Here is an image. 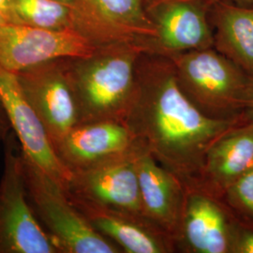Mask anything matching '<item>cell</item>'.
Returning a JSON list of instances; mask_svg holds the SVG:
<instances>
[{
    "label": "cell",
    "mask_w": 253,
    "mask_h": 253,
    "mask_svg": "<svg viewBox=\"0 0 253 253\" xmlns=\"http://www.w3.org/2000/svg\"><path fill=\"white\" fill-rule=\"evenodd\" d=\"M125 124L156 162L190 187L199 181L209 148L242 123L205 116L181 89L172 60L143 52Z\"/></svg>",
    "instance_id": "cell-1"
},
{
    "label": "cell",
    "mask_w": 253,
    "mask_h": 253,
    "mask_svg": "<svg viewBox=\"0 0 253 253\" xmlns=\"http://www.w3.org/2000/svg\"><path fill=\"white\" fill-rule=\"evenodd\" d=\"M145 49L136 42L99 46L86 57L68 58V71L79 113V124L125 123L133 99L136 66Z\"/></svg>",
    "instance_id": "cell-2"
},
{
    "label": "cell",
    "mask_w": 253,
    "mask_h": 253,
    "mask_svg": "<svg viewBox=\"0 0 253 253\" xmlns=\"http://www.w3.org/2000/svg\"><path fill=\"white\" fill-rule=\"evenodd\" d=\"M181 89L205 116L242 123L252 75L214 47L168 56Z\"/></svg>",
    "instance_id": "cell-3"
},
{
    "label": "cell",
    "mask_w": 253,
    "mask_h": 253,
    "mask_svg": "<svg viewBox=\"0 0 253 253\" xmlns=\"http://www.w3.org/2000/svg\"><path fill=\"white\" fill-rule=\"evenodd\" d=\"M22 151V150H21ZM27 194L58 253H121L74 207L66 189L22 153Z\"/></svg>",
    "instance_id": "cell-4"
},
{
    "label": "cell",
    "mask_w": 253,
    "mask_h": 253,
    "mask_svg": "<svg viewBox=\"0 0 253 253\" xmlns=\"http://www.w3.org/2000/svg\"><path fill=\"white\" fill-rule=\"evenodd\" d=\"M0 179V253H58L27 194L22 151L13 131L3 141Z\"/></svg>",
    "instance_id": "cell-5"
},
{
    "label": "cell",
    "mask_w": 253,
    "mask_h": 253,
    "mask_svg": "<svg viewBox=\"0 0 253 253\" xmlns=\"http://www.w3.org/2000/svg\"><path fill=\"white\" fill-rule=\"evenodd\" d=\"M99 48L73 29H45L9 23L0 27V67L18 73L63 58L86 57Z\"/></svg>",
    "instance_id": "cell-6"
},
{
    "label": "cell",
    "mask_w": 253,
    "mask_h": 253,
    "mask_svg": "<svg viewBox=\"0 0 253 253\" xmlns=\"http://www.w3.org/2000/svg\"><path fill=\"white\" fill-rule=\"evenodd\" d=\"M208 0H151L147 13L156 34L142 42L145 52L171 56L214 47Z\"/></svg>",
    "instance_id": "cell-7"
},
{
    "label": "cell",
    "mask_w": 253,
    "mask_h": 253,
    "mask_svg": "<svg viewBox=\"0 0 253 253\" xmlns=\"http://www.w3.org/2000/svg\"><path fill=\"white\" fill-rule=\"evenodd\" d=\"M241 216L224 197L198 186H185L176 250L184 253H233Z\"/></svg>",
    "instance_id": "cell-8"
},
{
    "label": "cell",
    "mask_w": 253,
    "mask_h": 253,
    "mask_svg": "<svg viewBox=\"0 0 253 253\" xmlns=\"http://www.w3.org/2000/svg\"><path fill=\"white\" fill-rule=\"evenodd\" d=\"M67 59L41 64L17 73L21 87L54 147L79 125L78 107Z\"/></svg>",
    "instance_id": "cell-9"
},
{
    "label": "cell",
    "mask_w": 253,
    "mask_h": 253,
    "mask_svg": "<svg viewBox=\"0 0 253 253\" xmlns=\"http://www.w3.org/2000/svg\"><path fill=\"white\" fill-rule=\"evenodd\" d=\"M0 103L23 155L66 189L73 172L55 152L45 127L21 87L17 73L2 67Z\"/></svg>",
    "instance_id": "cell-10"
},
{
    "label": "cell",
    "mask_w": 253,
    "mask_h": 253,
    "mask_svg": "<svg viewBox=\"0 0 253 253\" xmlns=\"http://www.w3.org/2000/svg\"><path fill=\"white\" fill-rule=\"evenodd\" d=\"M142 153L72 172L67 193L101 208L145 217L136 168V159Z\"/></svg>",
    "instance_id": "cell-11"
},
{
    "label": "cell",
    "mask_w": 253,
    "mask_h": 253,
    "mask_svg": "<svg viewBox=\"0 0 253 253\" xmlns=\"http://www.w3.org/2000/svg\"><path fill=\"white\" fill-rule=\"evenodd\" d=\"M54 149L72 172L145 151L125 123L115 121L79 124Z\"/></svg>",
    "instance_id": "cell-12"
},
{
    "label": "cell",
    "mask_w": 253,
    "mask_h": 253,
    "mask_svg": "<svg viewBox=\"0 0 253 253\" xmlns=\"http://www.w3.org/2000/svg\"><path fill=\"white\" fill-rule=\"evenodd\" d=\"M136 168L144 216L176 247L185 201V185L147 152L137 157Z\"/></svg>",
    "instance_id": "cell-13"
},
{
    "label": "cell",
    "mask_w": 253,
    "mask_h": 253,
    "mask_svg": "<svg viewBox=\"0 0 253 253\" xmlns=\"http://www.w3.org/2000/svg\"><path fill=\"white\" fill-rule=\"evenodd\" d=\"M68 196L91 225L118 245L123 253H177L172 240L145 217L101 208L69 194Z\"/></svg>",
    "instance_id": "cell-14"
},
{
    "label": "cell",
    "mask_w": 253,
    "mask_h": 253,
    "mask_svg": "<svg viewBox=\"0 0 253 253\" xmlns=\"http://www.w3.org/2000/svg\"><path fill=\"white\" fill-rule=\"evenodd\" d=\"M253 169V123L233 126L207 153L196 186L224 197L226 190Z\"/></svg>",
    "instance_id": "cell-15"
},
{
    "label": "cell",
    "mask_w": 253,
    "mask_h": 253,
    "mask_svg": "<svg viewBox=\"0 0 253 253\" xmlns=\"http://www.w3.org/2000/svg\"><path fill=\"white\" fill-rule=\"evenodd\" d=\"M214 48L253 76V8L228 1L211 5Z\"/></svg>",
    "instance_id": "cell-16"
},
{
    "label": "cell",
    "mask_w": 253,
    "mask_h": 253,
    "mask_svg": "<svg viewBox=\"0 0 253 253\" xmlns=\"http://www.w3.org/2000/svg\"><path fill=\"white\" fill-rule=\"evenodd\" d=\"M93 12L107 26L137 41L153 38L156 30L147 8L151 0H85Z\"/></svg>",
    "instance_id": "cell-17"
},
{
    "label": "cell",
    "mask_w": 253,
    "mask_h": 253,
    "mask_svg": "<svg viewBox=\"0 0 253 253\" xmlns=\"http://www.w3.org/2000/svg\"><path fill=\"white\" fill-rule=\"evenodd\" d=\"M224 199L238 214L253 221V169L226 190Z\"/></svg>",
    "instance_id": "cell-18"
},
{
    "label": "cell",
    "mask_w": 253,
    "mask_h": 253,
    "mask_svg": "<svg viewBox=\"0 0 253 253\" xmlns=\"http://www.w3.org/2000/svg\"><path fill=\"white\" fill-rule=\"evenodd\" d=\"M240 216L235 233L233 253H253V221L242 215Z\"/></svg>",
    "instance_id": "cell-19"
},
{
    "label": "cell",
    "mask_w": 253,
    "mask_h": 253,
    "mask_svg": "<svg viewBox=\"0 0 253 253\" xmlns=\"http://www.w3.org/2000/svg\"><path fill=\"white\" fill-rule=\"evenodd\" d=\"M242 123H253V77L247 103L242 115Z\"/></svg>",
    "instance_id": "cell-20"
},
{
    "label": "cell",
    "mask_w": 253,
    "mask_h": 253,
    "mask_svg": "<svg viewBox=\"0 0 253 253\" xmlns=\"http://www.w3.org/2000/svg\"><path fill=\"white\" fill-rule=\"evenodd\" d=\"M55 1H58V2H61V3H64V4H67V5L75 7V8H77V9H82V10L85 11L86 13H88V14H90L92 16H94V17H96V18L99 19L100 21H101V20H100V18H98L97 15L93 12V10L90 9V7L88 6V4H87V2H86L85 0H55ZM101 22H102V21H101ZM104 24H105V23H104ZM105 25H106V24H105ZM111 28H112V27H111Z\"/></svg>",
    "instance_id": "cell-21"
},
{
    "label": "cell",
    "mask_w": 253,
    "mask_h": 253,
    "mask_svg": "<svg viewBox=\"0 0 253 253\" xmlns=\"http://www.w3.org/2000/svg\"><path fill=\"white\" fill-rule=\"evenodd\" d=\"M0 11L4 13L11 23H17V19L15 16L14 8H13V1L12 0H0Z\"/></svg>",
    "instance_id": "cell-22"
},
{
    "label": "cell",
    "mask_w": 253,
    "mask_h": 253,
    "mask_svg": "<svg viewBox=\"0 0 253 253\" xmlns=\"http://www.w3.org/2000/svg\"><path fill=\"white\" fill-rule=\"evenodd\" d=\"M10 125L5 111L0 103V141H4L10 132Z\"/></svg>",
    "instance_id": "cell-23"
},
{
    "label": "cell",
    "mask_w": 253,
    "mask_h": 253,
    "mask_svg": "<svg viewBox=\"0 0 253 253\" xmlns=\"http://www.w3.org/2000/svg\"><path fill=\"white\" fill-rule=\"evenodd\" d=\"M208 2H210L211 4L217 2V1H228V2H232L235 3L236 5L239 6H244V7H252L253 8V0H208Z\"/></svg>",
    "instance_id": "cell-24"
},
{
    "label": "cell",
    "mask_w": 253,
    "mask_h": 253,
    "mask_svg": "<svg viewBox=\"0 0 253 253\" xmlns=\"http://www.w3.org/2000/svg\"><path fill=\"white\" fill-rule=\"evenodd\" d=\"M9 23H11L10 20H9L4 13H2V12L0 11V27L4 26V25H6V24H9Z\"/></svg>",
    "instance_id": "cell-25"
}]
</instances>
